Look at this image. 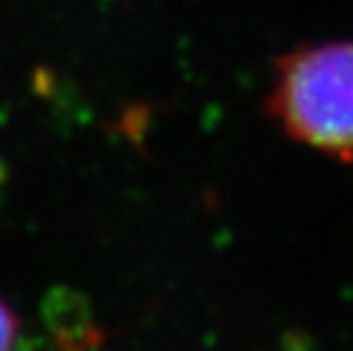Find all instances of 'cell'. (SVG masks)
Returning <instances> with one entry per match:
<instances>
[{
  "label": "cell",
  "mask_w": 353,
  "mask_h": 351,
  "mask_svg": "<svg viewBox=\"0 0 353 351\" xmlns=\"http://www.w3.org/2000/svg\"><path fill=\"white\" fill-rule=\"evenodd\" d=\"M269 112L299 144L353 162V41L312 43L283 55Z\"/></svg>",
  "instance_id": "6da1fadb"
},
{
  "label": "cell",
  "mask_w": 353,
  "mask_h": 351,
  "mask_svg": "<svg viewBox=\"0 0 353 351\" xmlns=\"http://www.w3.org/2000/svg\"><path fill=\"white\" fill-rule=\"evenodd\" d=\"M19 333H21V324L17 312L0 299V349H12L17 345Z\"/></svg>",
  "instance_id": "7a4b0ae2"
}]
</instances>
